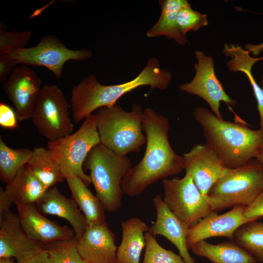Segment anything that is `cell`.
I'll return each mask as SVG.
<instances>
[{
	"mask_svg": "<svg viewBox=\"0 0 263 263\" xmlns=\"http://www.w3.org/2000/svg\"><path fill=\"white\" fill-rule=\"evenodd\" d=\"M142 129L146 138V147L141 161L132 167L124 178V194L135 196L150 185L184 169L183 156L172 149L168 137L169 124L164 115L151 108L143 111Z\"/></svg>",
	"mask_w": 263,
	"mask_h": 263,
	"instance_id": "1",
	"label": "cell"
},
{
	"mask_svg": "<svg viewBox=\"0 0 263 263\" xmlns=\"http://www.w3.org/2000/svg\"><path fill=\"white\" fill-rule=\"evenodd\" d=\"M171 79V73L162 69L159 60L155 57L148 60L136 77L121 84L102 85L95 75H89L71 90V108L74 121L79 122L100 108L113 106L126 94L140 87L149 86L150 91L154 89L165 90Z\"/></svg>",
	"mask_w": 263,
	"mask_h": 263,
	"instance_id": "2",
	"label": "cell"
},
{
	"mask_svg": "<svg viewBox=\"0 0 263 263\" xmlns=\"http://www.w3.org/2000/svg\"><path fill=\"white\" fill-rule=\"evenodd\" d=\"M193 117L201 126L207 145L226 169L241 167L257 158L263 150V129L254 130L218 118L208 109L198 107Z\"/></svg>",
	"mask_w": 263,
	"mask_h": 263,
	"instance_id": "3",
	"label": "cell"
},
{
	"mask_svg": "<svg viewBox=\"0 0 263 263\" xmlns=\"http://www.w3.org/2000/svg\"><path fill=\"white\" fill-rule=\"evenodd\" d=\"M143 111L137 104L130 111L116 104L98 109L96 115L100 143L121 156L139 151L146 141L142 126Z\"/></svg>",
	"mask_w": 263,
	"mask_h": 263,
	"instance_id": "4",
	"label": "cell"
},
{
	"mask_svg": "<svg viewBox=\"0 0 263 263\" xmlns=\"http://www.w3.org/2000/svg\"><path fill=\"white\" fill-rule=\"evenodd\" d=\"M83 166L90 170L91 183L105 210H118L122 205V181L132 167L131 160L99 143L91 150Z\"/></svg>",
	"mask_w": 263,
	"mask_h": 263,
	"instance_id": "5",
	"label": "cell"
},
{
	"mask_svg": "<svg viewBox=\"0 0 263 263\" xmlns=\"http://www.w3.org/2000/svg\"><path fill=\"white\" fill-rule=\"evenodd\" d=\"M263 191V165L257 159L233 169H226L207 196L213 211L250 204Z\"/></svg>",
	"mask_w": 263,
	"mask_h": 263,
	"instance_id": "6",
	"label": "cell"
},
{
	"mask_svg": "<svg viewBox=\"0 0 263 263\" xmlns=\"http://www.w3.org/2000/svg\"><path fill=\"white\" fill-rule=\"evenodd\" d=\"M97 116L91 114L75 132L54 141L48 142V149L58 164L64 177L78 176L88 186L91 183L89 175L83 170L85 159L91 150L100 143L97 131Z\"/></svg>",
	"mask_w": 263,
	"mask_h": 263,
	"instance_id": "7",
	"label": "cell"
},
{
	"mask_svg": "<svg viewBox=\"0 0 263 263\" xmlns=\"http://www.w3.org/2000/svg\"><path fill=\"white\" fill-rule=\"evenodd\" d=\"M31 119L38 132L49 141L68 135L74 130L68 102L56 85L42 87Z\"/></svg>",
	"mask_w": 263,
	"mask_h": 263,
	"instance_id": "8",
	"label": "cell"
},
{
	"mask_svg": "<svg viewBox=\"0 0 263 263\" xmlns=\"http://www.w3.org/2000/svg\"><path fill=\"white\" fill-rule=\"evenodd\" d=\"M162 183L164 203L188 228L213 211L208 196L201 193L190 175L166 178Z\"/></svg>",
	"mask_w": 263,
	"mask_h": 263,
	"instance_id": "9",
	"label": "cell"
},
{
	"mask_svg": "<svg viewBox=\"0 0 263 263\" xmlns=\"http://www.w3.org/2000/svg\"><path fill=\"white\" fill-rule=\"evenodd\" d=\"M8 55L19 64L46 67L60 78L67 61L88 59L92 57L93 53L88 49H70L57 37L50 34L43 37L36 46L17 49Z\"/></svg>",
	"mask_w": 263,
	"mask_h": 263,
	"instance_id": "10",
	"label": "cell"
},
{
	"mask_svg": "<svg viewBox=\"0 0 263 263\" xmlns=\"http://www.w3.org/2000/svg\"><path fill=\"white\" fill-rule=\"evenodd\" d=\"M194 55L197 59V63L194 65L195 75L190 82L180 85L179 89L202 98L215 116L223 119L220 112V102L223 101L229 106H234L237 101L227 94L217 77L213 58L206 56L201 51H195Z\"/></svg>",
	"mask_w": 263,
	"mask_h": 263,
	"instance_id": "11",
	"label": "cell"
},
{
	"mask_svg": "<svg viewBox=\"0 0 263 263\" xmlns=\"http://www.w3.org/2000/svg\"><path fill=\"white\" fill-rule=\"evenodd\" d=\"M42 80L28 66H17L2 90L13 104L19 121L31 119L42 88Z\"/></svg>",
	"mask_w": 263,
	"mask_h": 263,
	"instance_id": "12",
	"label": "cell"
},
{
	"mask_svg": "<svg viewBox=\"0 0 263 263\" xmlns=\"http://www.w3.org/2000/svg\"><path fill=\"white\" fill-rule=\"evenodd\" d=\"M44 249L23 229L18 214L11 210L0 214V258H13L24 263Z\"/></svg>",
	"mask_w": 263,
	"mask_h": 263,
	"instance_id": "13",
	"label": "cell"
},
{
	"mask_svg": "<svg viewBox=\"0 0 263 263\" xmlns=\"http://www.w3.org/2000/svg\"><path fill=\"white\" fill-rule=\"evenodd\" d=\"M186 174L190 175L201 193L207 196L226 168L215 152L207 144H197L183 155Z\"/></svg>",
	"mask_w": 263,
	"mask_h": 263,
	"instance_id": "14",
	"label": "cell"
},
{
	"mask_svg": "<svg viewBox=\"0 0 263 263\" xmlns=\"http://www.w3.org/2000/svg\"><path fill=\"white\" fill-rule=\"evenodd\" d=\"M244 206L233 207L222 214L212 211L201 219L196 225L188 228L187 244L191 248L196 243L212 237H226L234 240V234L242 225L256 220L246 219L244 216Z\"/></svg>",
	"mask_w": 263,
	"mask_h": 263,
	"instance_id": "15",
	"label": "cell"
},
{
	"mask_svg": "<svg viewBox=\"0 0 263 263\" xmlns=\"http://www.w3.org/2000/svg\"><path fill=\"white\" fill-rule=\"evenodd\" d=\"M21 226L33 240L43 246L51 243L75 238L73 229L46 218L36 204L16 206Z\"/></svg>",
	"mask_w": 263,
	"mask_h": 263,
	"instance_id": "16",
	"label": "cell"
},
{
	"mask_svg": "<svg viewBox=\"0 0 263 263\" xmlns=\"http://www.w3.org/2000/svg\"><path fill=\"white\" fill-rule=\"evenodd\" d=\"M77 248L87 263H115V236L107 223L88 226L77 241Z\"/></svg>",
	"mask_w": 263,
	"mask_h": 263,
	"instance_id": "17",
	"label": "cell"
},
{
	"mask_svg": "<svg viewBox=\"0 0 263 263\" xmlns=\"http://www.w3.org/2000/svg\"><path fill=\"white\" fill-rule=\"evenodd\" d=\"M152 201L156 218L148 231L154 236L161 235L168 239L176 247L186 263H196L187 244L188 228L169 210L160 195H155Z\"/></svg>",
	"mask_w": 263,
	"mask_h": 263,
	"instance_id": "18",
	"label": "cell"
},
{
	"mask_svg": "<svg viewBox=\"0 0 263 263\" xmlns=\"http://www.w3.org/2000/svg\"><path fill=\"white\" fill-rule=\"evenodd\" d=\"M36 206L42 214L57 216L67 221L77 241L84 233L87 224L84 214L75 201L62 194L56 187L48 189Z\"/></svg>",
	"mask_w": 263,
	"mask_h": 263,
	"instance_id": "19",
	"label": "cell"
},
{
	"mask_svg": "<svg viewBox=\"0 0 263 263\" xmlns=\"http://www.w3.org/2000/svg\"><path fill=\"white\" fill-rule=\"evenodd\" d=\"M122 240L118 247L115 263H139L142 251L146 245L145 234L149 227L137 217L121 223Z\"/></svg>",
	"mask_w": 263,
	"mask_h": 263,
	"instance_id": "20",
	"label": "cell"
},
{
	"mask_svg": "<svg viewBox=\"0 0 263 263\" xmlns=\"http://www.w3.org/2000/svg\"><path fill=\"white\" fill-rule=\"evenodd\" d=\"M47 189L26 165L7 184L4 190L11 202L17 206L36 204Z\"/></svg>",
	"mask_w": 263,
	"mask_h": 263,
	"instance_id": "21",
	"label": "cell"
},
{
	"mask_svg": "<svg viewBox=\"0 0 263 263\" xmlns=\"http://www.w3.org/2000/svg\"><path fill=\"white\" fill-rule=\"evenodd\" d=\"M73 199L84 214L88 226L106 223L105 209L97 197L88 188L79 177L74 175L64 176Z\"/></svg>",
	"mask_w": 263,
	"mask_h": 263,
	"instance_id": "22",
	"label": "cell"
},
{
	"mask_svg": "<svg viewBox=\"0 0 263 263\" xmlns=\"http://www.w3.org/2000/svg\"><path fill=\"white\" fill-rule=\"evenodd\" d=\"M232 241L212 244L203 240L190 249L196 255L206 258L213 263H258L249 252Z\"/></svg>",
	"mask_w": 263,
	"mask_h": 263,
	"instance_id": "23",
	"label": "cell"
},
{
	"mask_svg": "<svg viewBox=\"0 0 263 263\" xmlns=\"http://www.w3.org/2000/svg\"><path fill=\"white\" fill-rule=\"evenodd\" d=\"M223 52L226 57L231 58L227 62L228 69L231 72H242L248 78L256 99L261 128L263 129V89L258 85L251 72L253 65L257 61L263 60V56L252 57L250 53L243 49L242 46L231 43H225Z\"/></svg>",
	"mask_w": 263,
	"mask_h": 263,
	"instance_id": "24",
	"label": "cell"
},
{
	"mask_svg": "<svg viewBox=\"0 0 263 263\" xmlns=\"http://www.w3.org/2000/svg\"><path fill=\"white\" fill-rule=\"evenodd\" d=\"M187 0H160L161 14L157 21L150 29L148 38L165 36L174 39L178 44L184 45L189 42L186 36L180 31L177 22V16L180 9L188 3Z\"/></svg>",
	"mask_w": 263,
	"mask_h": 263,
	"instance_id": "25",
	"label": "cell"
},
{
	"mask_svg": "<svg viewBox=\"0 0 263 263\" xmlns=\"http://www.w3.org/2000/svg\"><path fill=\"white\" fill-rule=\"evenodd\" d=\"M27 165L48 189L64 179L58 164L48 149L41 147L35 148Z\"/></svg>",
	"mask_w": 263,
	"mask_h": 263,
	"instance_id": "26",
	"label": "cell"
},
{
	"mask_svg": "<svg viewBox=\"0 0 263 263\" xmlns=\"http://www.w3.org/2000/svg\"><path fill=\"white\" fill-rule=\"evenodd\" d=\"M33 150L26 148L13 149L0 138V178L6 184L30 161Z\"/></svg>",
	"mask_w": 263,
	"mask_h": 263,
	"instance_id": "27",
	"label": "cell"
},
{
	"mask_svg": "<svg viewBox=\"0 0 263 263\" xmlns=\"http://www.w3.org/2000/svg\"><path fill=\"white\" fill-rule=\"evenodd\" d=\"M234 240L257 261L263 263V222L256 220L242 225L235 231Z\"/></svg>",
	"mask_w": 263,
	"mask_h": 263,
	"instance_id": "28",
	"label": "cell"
},
{
	"mask_svg": "<svg viewBox=\"0 0 263 263\" xmlns=\"http://www.w3.org/2000/svg\"><path fill=\"white\" fill-rule=\"evenodd\" d=\"M75 238L54 242L44 246L50 263H87L79 255Z\"/></svg>",
	"mask_w": 263,
	"mask_h": 263,
	"instance_id": "29",
	"label": "cell"
},
{
	"mask_svg": "<svg viewBox=\"0 0 263 263\" xmlns=\"http://www.w3.org/2000/svg\"><path fill=\"white\" fill-rule=\"evenodd\" d=\"M145 237L146 248L142 263H186L180 255L162 247L149 231Z\"/></svg>",
	"mask_w": 263,
	"mask_h": 263,
	"instance_id": "30",
	"label": "cell"
},
{
	"mask_svg": "<svg viewBox=\"0 0 263 263\" xmlns=\"http://www.w3.org/2000/svg\"><path fill=\"white\" fill-rule=\"evenodd\" d=\"M177 22L182 33L186 36L189 31H197L208 24L207 15L193 10L187 3L178 13Z\"/></svg>",
	"mask_w": 263,
	"mask_h": 263,
	"instance_id": "31",
	"label": "cell"
},
{
	"mask_svg": "<svg viewBox=\"0 0 263 263\" xmlns=\"http://www.w3.org/2000/svg\"><path fill=\"white\" fill-rule=\"evenodd\" d=\"M31 36L30 31H7L0 29V54H9L13 51L24 48Z\"/></svg>",
	"mask_w": 263,
	"mask_h": 263,
	"instance_id": "32",
	"label": "cell"
},
{
	"mask_svg": "<svg viewBox=\"0 0 263 263\" xmlns=\"http://www.w3.org/2000/svg\"><path fill=\"white\" fill-rule=\"evenodd\" d=\"M18 118L15 111L3 102L0 103V125L2 128L14 129L18 127Z\"/></svg>",
	"mask_w": 263,
	"mask_h": 263,
	"instance_id": "33",
	"label": "cell"
},
{
	"mask_svg": "<svg viewBox=\"0 0 263 263\" xmlns=\"http://www.w3.org/2000/svg\"><path fill=\"white\" fill-rule=\"evenodd\" d=\"M244 216L251 220H258L263 216V191L250 204L245 207Z\"/></svg>",
	"mask_w": 263,
	"mask_h": 263,
	"instance_id": "34",
	"label": "cell"
},
{
	"mask_svg": "<svg viewBox=\"0 0 263 263\" xmlns=\"http://www.w3.org/2000/svg\"><path fill=\"white\" fill-rule=\"evenodd\" d=\"M19 64L8 54H0V82L3 84Z\"/></svg>",
	"mask_w": 263,
	"mask_h": 263,
	"instance_id": "35",
	"label": "cell"
},
{
	"mask_svg": "<svg viewBox=\"0 0 263 263\" xmlns=\"http://www.w3.org/2000/svg\"><path fill=\"white\" fill-rule=\"evenodd\" d=\"M13 203L9 200L4 189L0 188V214L10 210V207Z\"/></svg>",
	"mask_w": 263,
	"mask_h": 263,
	"instance_id": "36",
	"label": "cell"
},
{
	"mask_svg": "<svg viewBox=\"0 0 263 263\" xmlns=\"http://www.w3.org/2000/svg\"><path fill=\"white\" fill-rule=\"evenodd\" d=\"M24 263H50L48 254L43 249Z\"/></svg>",
	"mask_w": 263,
	"mask_h": 263,
	"instance_id": "37",
	"label": "cell"
},
{
	"mask_svg": "<svg viewBox=\"0 0 263 263\" xmlns=\"http://www.w3.org/2000/svg\"><path fill=\"white\" fill-rule=\"evenodd\" d=\"M244 48L253 56H258L263 52V42L257 45L248 43L245 45Z\"/></svg>",
	"mask_w": 263,
	"mask_h": 263,
	"instance_id": "38",
	"label": "cell"
},
{
	"mask_svg": "<svg viewBox=\"0 0 263 263\" xmlns=\"http://www.w3.org/2000/svg\"><path fill=\"white\" fill-rule=\"evenodd\" d=\"M0 263H17L13 258H0Z\"/></svg>",
	"mask_w": 263,
	"mask_h": 263,
	"instance_id": "39",
	"label": "cell"
},
{
	"mask_svg": "<svg viewBox=\"0 0 263 263\" xmlns=\"http://www.w3.org/2000/svg\"><path fill=\"white\" fill-rule=\"evenodd\" d=\"M257 159L263 164V150L261 152Z\"/></svg>",
	"mask_w": 263,
	"mask_h": 263,
	"instance_id": "40",
	"label": "cell"
},
{
	"mask_svg": "<svg viewBox=\"0 0 263 263\" xmlns=\"http://www.w3.org/2000/svg\"><path fill=\"white\" fill-rule=\"evenodd\" d=\"M261 85L263 86V75L261 76Z\"/></svg>",
	"mask_w": 263,
	"mask_h": 263,
	"instance_id": "41",
	"label": "cell"
}]
</instances>
